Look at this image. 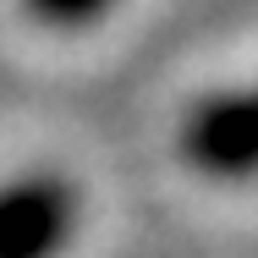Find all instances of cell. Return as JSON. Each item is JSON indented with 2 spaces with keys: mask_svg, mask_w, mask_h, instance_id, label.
<instances>
[{
  "mask_svg": "<svg viewBox=\"0 0 258 258\" xmlns=\"http://www.w3.org/2000/svg\"><path fill=\"white\" fill-rule=\"evenodd\" d=\"M181 154L198 176L214 181L258 176V88L204 99L181 126Z\"/></svg>",
  "mask_w": 258,
  "mask_h": 258,
  "instance_id": "1",
  "label": "cell"
},
{
  "mask_svg": "<svg viewBox=\"0 0 258 258\" xmlns=\"http://www.w3.org/2000/svg\"><path fill=\"white\" fill-rule=\"evenodd\" d=\"M77 225V198L60 176H22L0 187V258H55Z\"/></svg>",
  "mask_w": 258,
  "mask_h": 258,
  "instance_id": "2",
  "label": "cell"
},
{
  "mask_svg": "<svg viewBox=\"0 0 258 258\" xmlns=\"http://www.w3.org/2000/svg\"><path fill=\"white\" fill-rule=\"evenodd\" d=\"M104 6L110 0H28V11L39 22H55V28H83V22L104 17Z\"/></svg>",
  "mask_w": 258,
  "mask_h": 258,
  "instance_id": "3",
  "label": "cell"
}]
</instances>
